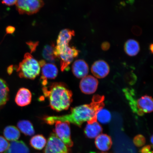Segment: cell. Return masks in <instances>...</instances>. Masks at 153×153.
Masks as SVG:
<instances>
[{"instance_id": "836d02e7", "label": "cell", "mask_w": 153, "mask_h": 153, "mask_svg": "<svg viewBox=\"0 0 153 153\" xmlns=\"http://www.w3.org/2000/svg\"><path fill=\"white\" fill-rule=\"evenodd\" d=\"M151 143H152H152H153V136H152V137H151Z\"/></svg>"}, {"instance_id": "ac0fdd59", "label": "cell", "mask_w": 153, "mask_h": 153, "mask_svg": "<svg viewBox=\"0 0 153 153\" xmlns=\"http://www.w3.org/2000/svg\"><path fill=\"white\" fill-rule=\"evenodd\" d=\"M124 51L129 56H135L140 51V46L137 41L134 39L128 40L124 45Z\"/></svg>"}, {"instance_id": "277c9868", "label": "cell", "mask_w": 153, "mask_h": 153, "mask_svg": "<svg viewBox=\"0 0 153 153\" xmlns=\"http://www.w3.org/2000/svg\"><path fill=\"white\" fill-rule=\"evenodd\" d=\"M124 92L132 109L139 116H142L145 113L152 111L153 104L152 97L145 95L137 100L133 96L132 91L126 89Z\"/></svg>"}, {"instance_id": "1f68e13d", "label": "cell", "mask_w": 153, "mask_h": 153, "mask_svg": "<svg viewBox=\"0 0 153 153\" xmlns=\"http://www.w3.org/2000/svg\"><path fill=\"white\" fill-rule=\"evenodd\" d=\"M13 69H14V68L12 65L10 66L8 68H7V72H8L9 74H12V72L13 71Z\"/></svg>"}, {"instance_id": "2e32d148", "label": "cell", "mask_w": 153, "mask_h": 153, "mask_svg": "<svg viewBox=\"0 0 153 153\" xmlns=\"http://www.w3.org/2000/svg\"><path fill=\"white\" fill-rule=\"evenodd\" d=\"M4 153H30L27 145L22 141H13Z\"/></svg>"}, {"instance_id": "52a82bcc", "label": "cell", "mask_w": 153, "mask_h": 153, "mask_svg": "<svg viewBox=\"0 0 153 153\" xmlns=\"http://www.w3.org/2000/svg\"><path fill=\"white\" fill-rule=\"evenodd\" d=\"M54 131L55 134L67 147L73 145L71 135L70 123L67 122L56 121L55 122Z\"/></svg>"}, {"instance_id": "d6986e66", "label": "cell", "mask_w": 153, "mask_h": 153, "mask_svg": "<svg viewBox=\"0 0 153 153\" xmlns=\"http://www.w3.org/2000/svg\"><path fill=\"white\" fill-rule=\"evenodd\" d=\"M9 92L6 82L0 78V108L4 106L8 101Z\"/></svg>"}, {"instance_id": "e575fe53", "label": "cell", "mask_w": 153, "mask_h": 153, "mask_svg": "<svg viewBox=\"0 0 153 153\" xmlns=\"http://www.w3.org/2000/svg\"><path fill=\"white\" fill-rule=\"evenodd\" d=\"M90 153H96L95 152H91Z\"/></svg>"}, {"instance_id": "4dcf8cb0", "label": "cell", "mask_w": 153, "mask_h": 153, "mask_svg": "<svg viewBox=\"0 0 153 153\" xmlns=\"http://www.w3.org/2000/svg\"><path fill=\"white\" fill-rule=\"evenodd\" d=\"M15 28L13 26H9L6 29V32L7 34H11L14 33Z\"/></svg>"}, {"instance_id": "30bf717a", "label": "cell", "mask_w": 153, "mask_h": 153, "mask_svg": "<svg viewBox=\"0 0 153 153\" xmlns=\"http://www.w3.org/2000/svg\"><path fill=\"white\" fill-rule=\"evenodd\" d=\"M39 62L42 68L41 78L47 80L54 79L57 77L58 70L55 64L51 63H47L43 60H41Z\"/></svg>"}, {"instance_id": "44dd1931", "label": "cell", "mask_w": 153, "mask_h": 153, "mask_svg": "<svg viewBox=\"0 0 153 153\" xmlns=\"http://www.w3.org/2000/svg\"><path fill=\"white\" fill-rule=\"evenodd\" d=\"M17 126L20 131L26 135L30 136L35 133L33 126L29 120H21L18 122Z\"/></svg>"}, {"instance_id": "e0dca14e", "label": "cell", "mask_w": 153, "mask_h": 153, "mask_svg": "<svg viewBox=\"0 0 153 153\" xmlns=\"http://www.w3.org/2000/svg\"><path fill=\"white\" fill-rule=\"evenodd\" d=\"M75 35L73 30L65 29L61 30L57 37L56 46H62L69 45L73 37Z\"/></svg>"}, {"instance_id": "7402d4cb", "label": "cell", "mask_w": 153, "mask_h": 153, "mask_svg": "<svg viewBox=\"0 0 153 153\" xmlns=\"http://www.w3.org/2000/svg\"><path fill=\"white\" fill-rule=\"evenodd\" d=\"M47 140L42 135H37L32 137L30 140V143L32 147L36 150H42L47 144Z\"/></svg>"}, {"instance_id": "9a60e30c", "label": "cell", "mask_w": 153, "mask_h": 153, "mask_svg": "<svg viewBox=\"0 0 153 153\" xmlns=\"http://www.w3.org/2000/svg\"><path fill=\"white\" fill-rule=\"evenodd\" d=\"M97 148L102 152L109 150L112 145L111 139L108 135L101 134L96 137L95 141Z\"/></svg>"}, {"instance_id": "7c38bea8", "label": "cell", "mask_w": 153, "mask_h": 153, "mask_svg": "<svg viewBox=\"0 0 153 153\" xmlns=\"http://www.w3.org/2000/svg\"><path fill=\"white\" fill-rule=\"evenodd\" d=\"M32 98V93L29 90L22 88L19 89L17 92L15 101L19 106L24 107L30 104Z\"/></svg>"}, {"instance_id": "7a4b0ae2", "label": "cell", "mask_w": 153, "mask_h": 153, "mask_svg": "<svg viewBox=\"0 0 153 153\" xmlns=\"http://www.w3.org/2000/svg\"><path fill=\"white\" fill-rule=\"evenodd\" d=\"M43 94L49 99V106L57 112L68 109L72 102V93L62 82L43 86Z\"/></svg>"}, {"instance_id": "603a6c76", "label": "cell", "mask_w": 153, "mask_h": 153, "mask_svg": "<svg viewBox=\"0 0 153 153\" xmlns=\"http://www.w3.org/2000/svg\"><path fill=\"white\" fill-rule=\"evenodd\" d=\"M54 45L53 44L45 45L43 50V58L50 62L53 63L56 61L57 58L54 54Z\"/></svg>"}, {"instance_id": "5b68a950", "label": "cell", "mask_w": 153, "mask_h": 153, "mask_svg": "<svg viewBox=\"0 0 153 153\" xmlns=\"http://www.w3.org/2000/svg\"><path fill=\"white\" fill-rule=\"evenodd\" d=\"M79 51L75 47L67 45L54 47V54L57 59L60 60L62 72L68 71L70 65L74 59L78 56Z\"/></svg>"}, {"instance_id": "f546056e", "label": "cell", "mask_w": 153, "mask_h": 153, "mask_svg": "<svg viewBox=\"0 0 153 153\" xmlns=\"http://www.w3.org/2000/svg\"><path fill=\"white\" fill-rule=\"evenodd\" d=\"M110 44L108 42H105L102 44L101 45V48L103 51H106L110 48Z\"/></svg>"}, {"instance_id": "9c48e42d", "label": "cell", "mask_w": 153, "mask_h": 153, "mask_svg": "<svg viewBox=\"0 0 153 153\" xmlns=\"http://www.w3.org/2000/svg\"><path fill=\"white\" fill-rule=\"evenodd\" d=\"M98 81L94 76H87L82 78L80 82L79 87L82 93L86 94H91L97 91Z\"/></svg>"}, {"instance_id": "484cf974", "label": "cell", "mask_w": 153, "mask_h": 153, "mask_svg": "<svg viewBox=\"0 0 153 153\" xmlns=\"http://www.w3.org/2000/svg\"><path fill=\"white\" fill-rule=\"evenodd\" d=\"M134 143L137 146L141 147L145 143V139L143 136L139 135L136 136L133 140Z\"/></svg>"}, {"instance_id": "d6a6232c", "label": "cell", "mask_w": 153, "mask_h": 153, "mask_svg": "<svg viewBox=\"0 0 153 153\" xmlns=\"http://www.w3.org/2000/svg\"><path fill=\"white\" fill-rule=\"evenodd\" d=\"M153 45L152 44V45H150V51H152V52H153Z\"/></svg>"}, {"instance_id": "ba28073f", "label": "cell", "mask_w": 153, "mask_h": 153, "mask_svg": "<svg viewBox=\"0 0 153 153\" xmlns=\"http://www.w3.org/2000/svg\"><path fill=\"white\" fill-rule=\"evenodd\" d=\"M45 153H68V152L66 145L55 133H52L48 139Z\"/></svg>"}, {"instance_id": "3957f363", "label": "cell", "mask_w": 153, "mask_h": 153, "mask_svg": "<svg viewBox=\"0 0 153 153\" xmlns=\"http://www.w3.org/2000/svg\"><path fill=\"white\" fill-rule=\"evenodd\" d=\"M16 71L21 78L34 79L39 75L41 66L39 62L29 53L25 54L23 60L16 67Z\"/></svg>"}, {"instance_id": "ffe728a7", "label": "cell", "mask_w": 153, "mask_h": 153, "mask_svg": "<svg viewBox=\"0 0 153 153\" xmlns=\"http://www.w3.org/2000/svg\"><path fill=\"white\" fill-rule=\"evenodd\" d=\"M3 133L5 138L9 141H17L20 136L19 130L14 126H7L5 128Z\"/></svg>"}, {"instance_id": "d4e9b609", "label": "cell", "mask_w": 153, "mask_h": 153, "mask_svg": "<svg viewBox=\"0 0 153 153\" xmlns=\"http://www.w3.org/2000/svg\"><path fill=\"white\" fill-rule=\"evenodd\" d=\"M9 143L3 137L0 136V153L5 152L8 149Z\"/></svg>"}, {"instance_id": "83f0119b", "label": "cell", "mask_w": 153, "mask_h": 153, "mask_svg": "<svg viewBox=\"0 0 153 153\" xmlns=\"http://www.w3.org/2000/svg\"><path fill=\"white\" fill-rule=\"evenodd\" d=\"M18 0H2V3L7 6L14 5L16 3Z\"/></svg>"}, {"instance_id": "6da1fadb", "label": "cell", "mask_w": 153, "mask_h": 153, "mask_svg": "<svg viewBox=\"0 0 153 153\" xmlns=\"http://www.w3.org/2000/svg\"><path fill=\"white\" fill-rule=\"evenodd\" d=\"M104 100V96L95 95L90 104L72 108L69 114L60 116H46L43 120L49 125H53L55 122L59 121L68 122L81 127L84 122L97 118V113L105 106Z\"/></svg>"}, {"instance_id": "4316f807", "label": "cell", "mask_w": 153, "mask_h": 153, "mask_svg": "<svg viewBox=\"0 0 153 153\" xmlns=\"http://www.w3.org/2000/svg\"><path fill=\"white\" fill-rule=\"evenodd\" d=\"M27 45L29 47L31 53L34 52L36 50V48L38 45L37 42H30L27 43Z\"/></svg>"}, {"instance_id": "4fadbf2b", "label": "cell", "mask_w": 153, "mask_h": 153, "mask_svg": "<svg viewBox=\"0 0 153 153\" xmlns=\"http://www.w3.org/2000/svg\"><path fill=\"white\" fill-rule=\"evenodd\" d=\"M72 71L76 78H83L87 76L88 74V65L84 60L81 59L76 60L72 65Z\"/></svg>"}, {"instance_id": "cb8c5ba5", "label": "cell", "mask_w": 153, "mask_h": 153, "mask_svg": "<svg viewBox=\"0 0 153 153\" xmlns=\"http://www.w3.org/2000/svg\"><path fill=\"white\" fill-rule=\"evenodd\" d=\"M97 120L100 123L105 124L108 123L110 121L111 116L108 111L102 108L97 113Z\"/></svg>"}, {"instance_id": "5bb4252c", "label": "cell", "mask_w": 153, "mask_h": 153, "mask_svg": "<svg viewBox=\"0 0 153 153\" xmlns=\"http://www.w3.org/2000/svg\"><path fill=\"white\" fill-rule=\"evenodd\" d=\"M85 130V133L89 138H94L97 137L102 132V127L97 121L87 122Z\"/></svg>"}, {"instance_id": "8fae6325", "label": "cell", "mask_w": 153, "mask_h": 153, "mask_svg": "<svg viewBox=\"0 0 153 153\" xmlns=\"http://www.w3.org/2000/svg\"><path fill=\"white\" fill-rule=\"evenodd\" d=\"M91 71L96 77L104 78L110 72V67L105 61L99 60L95 62L91 66Z\"/></svg>"}, {"instance_id": "8992f818", "label": "cell", "mask_w": 153, "mask_h": 153, "mask_svg": "<svg viewBox=\"0 0 153 153\" xmlns=\"http://www.w3.org/2000/svg\"><path fill=\"white\" fill-rule=\"evenodd\" d=\"M43 0H18L16 9L21 14L32 15L38 12L44 5Z\"/></svg>"}, {"instance_id": "f1b7e54d", "label": "cell", "mask_w": 153, "mask_h": 153, "mask_svg": "<svg viewBox=\"0 0 153 153\" xmlns=\"http://www.w3.org/2000/svg\"><path fill=\"white\" fill-rule=\"evenodd\" d=\"M141 153H152L151 151V147L150 146H146L143 147L141 150Z\"/></svg>"}]
</instances>
